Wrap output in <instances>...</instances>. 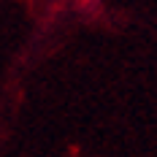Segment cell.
Listing matches in <instances>:
<instances>
[]
</instances>
